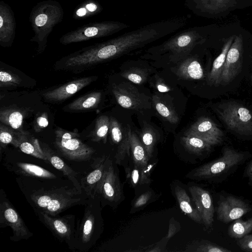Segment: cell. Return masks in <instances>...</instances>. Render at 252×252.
<instances>
[{
  "instance_id": "obj_5",
  "label": "cell",
  "mask_w": 252,
  "mask_h": 252,
  "mask_svg": "<svg viewBox=\"0 0 252 252\" xmlns=\"http://www.w3.org/2000/svg\"><path fill=\"white\" fill-rule=\"evenodd\" d=\"M55 133V147L62 156L68 160L87 161L95 153V150L81 141L77 131L57 127Z\"/></svg>"
},
{
  "instance_id": "obj_31",
  "label": "cell",
  "mask_w": 252,
  "mask_h": 252,
  "mask_svg": "<svg viewBox=\"0 0 252 252\" xmlns=\"http://www.w3.org/2000/svg\"><path fill=\"white\" fill-rule=\"evenodd\" d=\"M181 141L189 152L198 155L209 151L213 146L203 139L190 134L185 133Z\"/></svg>"
},
{
  "instance_id": "obj_20",
  "label": "cell",
  "mask_w": 252,
  "mask_h": 252,
  "mask_svg": "<svg viewBox=\"0 0 252 252\" xmlns=\"http://www.w3.org/2000/svg\"><path fill=\"white\" fill-rule=\"evenodd\" d=\"M109 132L112 142L117 146L116 162L120 164L126 155L130 154V144L127 126L123 128L114 118L110 117Z\"/></svg>"
},
{
  "instance_id": "obj_2",
  "label": "cell",
  "mask_w": 252,
  "mask_h": 252,
  "mask_svg": "<svg viewBox=\"0 0 252 252\" xmlns=\"http://www.w3.org/2000/svg\"><path fill=\"white\" fill-rule=\"evenodd\" d=\"M63 9L56 0H42L32 7L29 21L34 34L30 41L37 44V54L45 51L49 34L53 28L63 20Z\"/></svg>"
},
{
  "instance_id": "obj_11",
  "label": "cell",
  "mask_w": 252,
  "mask_h": 252,
  "mask_svg": "<svg viewBox=\"0 0 252 252\" xmlns=\"http://www.w3.org/2000/svg\"><path fill=\"white\" fill-rule=\"evenodd\" d=\"M95 194L99 196L100 201H104L110 204L118 202L122 197L120 181L114 166L110 162L103 178L95 189Z\"/></svg>"
},
{
  "instance_id": "obj_30",
  "label": "cell",
  "mask_w": 252,
  "mask_h": 252,
  "mask_svg": "<svg viewBox=\"0 0 252 252\" xmlns=\"http://www.w3.org/2000/svg\"><path fill=\"white\" fill-rule=\"evenodd\" d=\"M197 7L210 14L225 11L233 7L236 0H194Z\"/></svg>"
},
{
  "instance_id": "obj_14",
  "label": "cell",
  "mask_w": 252,
  "mask_h": 252,
  "mask_svg": "<svg viewBox=\"0 0 252 252\" xmlns=\"http://www.w3.org/2000/svg\"><path fill=\"white\" fill-rule=\"evenodd\" d=\"M185 133L195 135L213 146L221 144L225 136L223 131L217 125L206 117L198 118Z\"/></svg>"
},
{
  "instance_id": "obj_21",
  "label": "cell",
  "mask_w": 252,
  "mask_h": 252,
  "mask_svg": "<svg viewBox=\"0 0 252 252\" xmlns=\"http://www.w3.org/2000/svg\"><path fill=\"white\" fill-rule=\"evenodd\" d=\"M40 145L47 162L51 164L57 169L62 171L77 189L83 191L81 186L80 182L78 180V173L66 164L48 145L42 142L40 143Z\"/></svg>"
},
{
  "instance_id": "obj_34",
  "label": "cell",
  "mask_w": 252,
  "mask_h": 252,
  "mask_svg": "<svg viewBox=\"0 0 252 252\" xmlns=\"http://www.w3.org/2000/svg\"><path fill=\"white\" fill-rule=\"evenodd\" d=\"M109 127L110 118L108 116L101 115L98 117L95 121L94 129L91 133L92 140L97 142L102 141L105 143Z\"/></svg>"
},
{
  "instance_id": "obj_47",
  "label": "cell",
  "mask_w": 252,
  "mask_h": 252,
  "mask_svg": "<svg viewBox=\"0 0 252 252\" xmlns=\"http://www.w3.org/2000/svg\"><path fill=\"white\" fill-rule=\"evenodd\" d=\"M251 67H252V76H251V78H252V54L251 58Z\"/></svg>"
},
{
  "instance_id": "obj_39",
  "label": "cell",
  "mask_w": 252,
  "mask_h": 252,
  "mask_svg": "<svg viewBox=\"0 0 252 252\" xmlns=\"http://www.w3.org/2000/svg\"><path fill=\"white\" fill-rule=\"evenodd\" d=\"M121 75L124 78L132 83L141 85L146 81L148 72L142 68L134 67L125 71Z\"/></svg>"
},
{
  "instance_id": "obj_29",
  "label": "cell",
  "mask_w": 252,
  "mask_h": 252,
  "mask_svg": "<svg viewBox=\"0 0 252 252\" xmlns=\"http://www.w3.org/2000/svg\"><path fill=\"white\" fill-rule=\"evenodd\" d=\"M175 194L181 210L194 221L202 223V220L196 208L192 206L186 190L180 186L174 189Z\"/></svg>"
},
{
  "instance_id": "obj_10",
  "label": "cell",
  "mask_w": 252,
  "mask_h": 252,
  "mask_svg": "<svg viewBox=\"0 0 252 252\" xmlns=\"http://www.w3.org/2000/svg\"><path fill=\"white\" fill-rule=\"evenodd\" d=\"M39 220L59 240L65 242L72 250L76 230L75 216H51L42 212H35Z\"/></svg>"
},
{
  "instance_id": "obj_33",
  "label": "cell",
  "mask_w": 252,
  "mask_h": 252,
  "mask_svg": "<svg viewBox=\"0 0 252 252\" xmlns=\"http://www.w3.org/2000/svg\"><path fill=\"white\" fill-rule=\"evenodd\" d=\"M126 178L130 185L135 187L138 185L150 182L149 167H142L134 164L132 168L126 169Z\"/></svg>"
},
{
  "instance_id": "obj_27",
  "label": "cell",
  "mask_w": 252,
  "mask_h": 252,
  "mask_svg": "<svg viewBox=\"0 0 252 252\" xmlns=\"http://www.w3.org/2000/svg\"><path fill=\"white\" fill-rule=\"evenodd\" d=\"M130 144V152L134 164L145 167L148 166L149 156L137 135L127 126Z\"/></svg>"
},
{
  "instance_id": "obj_15",
  "label": "cell",
  "mask_w": 252,
  "mask_h": 252,
  "mask_svg": "<svg viewBox=\"0 0 252 252\" xmlns=\"http://www.w3.org/2000/svg\"><path fill=\"white\" fill-rule=\"evenodd\" d=\"M112 92L118 103L124 108L139 110L145 107V99L129 83L114 85Z\"/></svg>"
},
{
  "instance_id": "obj_32",
  "label": "cell",
  "mask_w": 252,
  "mask_h": 252,
  "mask_svg": "<svg viewBox=\"0 0 252 252\" xmlns=\"http://www.w3.org/2000/svg\"><path fill=\"white\" fill-rule=\"evenodd\" d=\"M102 6L95 0H85L74 9L72 17L75 20H82L100 13Z\"/></svg>"
},
{
  "instance_id": "obj_4",
  "label": "cell",
  "mask_w": 252,
  "mask_h": 252,
  "mask_svg": "<svg viewBox=\"0 0 252 252\" xmlns=\"http://www.w3.org/2000/svg\"><path fill=\"white\" fill-rule=\"evenodd\" d=\"M212 108L227 129L244 138H252V109L235 99L222 100Z\"/></svg>"
},
{
  "instance_id": "obj_3",
  "label": "cell",
  "mask_w": 252,
  "mask_h": 252,
  "mask_svg": "<svg viewBox=\"0 0 252 252\" xmlns=\"http://www.w3.org/2000/svg\"><path fill=\"white\" fill-rule=\"evenodd\" d=\"M100 201L97 194L88 198L83 217L76 226L72 251L88 252L98 240L102 228Z\"/></svg>"
},
{
  "instance_id": "obj_45",
  "label": "cell",
  "mask_w": 252,
  "mask_h": 252,
  "mask_svg": "<svg viewBox=\"0 0 252 252\" xmlns=\"http://www.w3.org/2000/svg\"><path fill=\"white\" fill-rule=\"evenodd\" d=\"M156 86L158 90L161 93L168 92L170 91V89L160 80L157 81Z\"/></svg>"
},
{
  "instance_id": "obj_22",
  "label": "cell",
  "mask_w": 252,
  "mask_h": 252,
  "mask_svg": "<svg viewBox=\"0 0 252 252\" xmlns=\"http://www.w3.org/2000/svg\"><path fill=\"white\" fill-rule=\"evenodd\" d=\"M234 39V36H231L226 40L220 53L214 60L207 76V82L209 86L216 88L220 87L221 75L226 56Z\"/></svg>"
},
{
  "instance_id": "obj_48",
  "label": "cell",
  "mask_w": 252,
  "mask_h": 252,
  "mask_svg": "<svg viewBox=\"0 0 252 252\" xmlns=\"http://www.w3.org/2000/svg\"></svg>"
},
{
  "instance_id": "obj_26",
  "label": "cell",
  "mask_w": 252,
  "mask_h": 252,
  "mask_svg": "<svg viewBox=\"0 0 252 252\" xmlns=\"http://www.w3.org/2000/svg\"><path fill=\"white\" fill-rule=\"evenodd\" d=\"M12 169L21 177L55 179L57 176L53 173L37 165L25 162H16L12 164Z\"/></svg>"
},
{
  "instance_id": "obj_16",
  "label": "cell",
  "mask_w": 252,
  "mask_h": 252,
  "mask_svg": "<svg viewBox=\"0 0 252 252\" xmlns=\"http://www.w3.org/2000/svg\"><path fill=\"white\" fill-rule=\"evenodd\" d=\"M246 202L233 196H228L220 200L217 208L218 219L227 223L240 219L251 211Z\"/></svg>"
},
{
  "instance_id": "obj_35",
  "label": "cell",
  "mask_w": 252,
  "mask_h": 252,
  "mask_svg": "<svg viewBox=\"0 0 252 252\" xmlns=\"http://www.w3.org/2000/svg\"><path fill=\"white\" fill-rule=\"evenodd\" d=\"M153 102L156 111L164 119L172 124L178 122L179 117L175 110L157 95H153Z\"/></svg>"
},
{
  "instance_id": "obj_43",
  "label": "cell",
  "mask_w": 252,
  "mask_h": 252,
  "mask_svg": "<svg viewBox=\"0 0 252 252\" xmlns=\"http://www.w3.org/2000/svg\"><path fill=\"white\" fill-rule=\"evenodd\" d=\"M239 247L246 252L252 251V234L246 235L237 242Z\"/></svg>"
},
{
  "instance_id": "obj_1",
  "label": "cell",
  "mask_w": 252,
  "mask_h": 252,
  "mask_svg": "<svg viewBox=\"0 0 252 252\" xmlns=\"http://www.w3.org/2000/svg\"><path fill=\"white\" fill-rule=\"evenodd\" d=\"M34 212H42L51 216L60 213L76 205H85L89 197L84 191L74 186H53L23 191Z\"/></svg>"
},
{
  "instance_id": "obj_9",
  "label": "cell",
  "mask_w": 252,
  "mask_h": 252,
  "mask_svg": "<svg viewBox=\"0 0 252 252\" xmlns=\"http://www.w3.org/2000/svg\"><path fill=\"white\" fill-rule=\"evenodd\" d=\"M243 41L241 35L234 38L229 48L221 75L220 87L224 89L240 77L244 67Z\"/></svg>"
},
{
  "instance_id": "obj_44",
  "label": "cell",
  "mask_w": 252,
  "mask_h": 252,
  "mask_svg": "<svg viewBox=\"0 0 252 252\" xmlns=\"http://www.w3.org/2000/svg\"><path fill=\"white\" fill-rule=\"evenodd\" d=\"M151 192L147 191L140 195L134 201L133 207L137 209L146 205L151 197Z\"/></svg>"
},
{
  "instance_id": "obj_19",
  "label": "cell",
  "mask_w": 252,
  "mask_h": 252,
  "mask_svg": "<svg viewBox=\"0 0 252 252\" xmlns=\"http://www.w3.org/2000/svg\"><path fill=\"white\" fill-rule=\"evenodd\" d=\"M109 162L105 156L94 159L91 164L92 170L81 178L82 189L89 197L94 195L95 189L103 178Z\"/></svg>"
},
{
  "instance_id": "obj_23",
  "label": "cell",
  "mask_w": 252,
  "mask_h": 252,
  "mask_svg": "<svg viewBox=\"0 0 252 252\" xmlns=\"http://www.w3.org/2000/svg\"><path fill=\"white\" fill-rule=\"evenodd\" d=\"M102 98V93L94 91L86 94L74 100L63 108L69 112H81L95 109L99 104Z\"/></svg>"
},
{
  "instance_id": "obj_40",
  "label": "cell",
  "mask_w": 252,
  "mask_h": 252,
  "mask_svg": "<svg viewBox=\"0 0 252 252\" xmlns=\"http://www.w3.org/2000/svg\"><path fill=\"white\" fill-rule=\"evenodd\" d=\"M22 82V80L17 74L9 71L1 69L0 71V88L20 86Z\"/></svg>"
},
{
  "instance_id": "obj_24",
  "label": "cell",
  "mask_w": 252,
  "mask_h": 252,
  "mask_svg": "<svg viewBox=\"0 0 252 252\" xmlns=\"http://www.w3.org/2000/svg\"><path fill=\"white\" fill-rule=\"evenodd\" d=\"M175 73L179 77L186 80H202L205 77L201 63L193 57L183 61L176 67Z\"/></svg>"
},
{
  "instance_id": "obj_12",
  "label": "cell",
  "mask_w": 252,
  "mask_h": 252,
  "mask_svg": "<svg viewBox=\"0 0 252 252\" xmlns=\"http://www.w3.org/2000/svg\"><path fill=\"white\" fill-rule=\"evenodd\" d=\"M202 40L195 31L188 30L169 39L160 46L163 52H169L173 55L182 57L187 55Z\"/></svg>"
},
{
  "instance_id": "obj_17",
  "label": "cell",
  "mask_w": 252,
  "mask_h": 252,
  "mask_svg": "<svg viewBox=\"0 0 252 252\" xmlns=\"http://www.w3.org/2000/svg\"><path fill=\"white\" fill-rule=\"evenodd\" d=\"M189 189L201 216L203 223L207 228L212 227L214 221V208L210 193L196 186L190 187Z\"/></svg>"
},
{
  "instance_id": "obj_13",
  "label": "cell",
  "mask_w": 252,
  "mask_h": 252,
  "mask_svg": "<svg viewBox=\"0 0 252 252\" xmlns=\"http://www.w3.org/2000/svg\"><path fill=\"white\" fill-rule=\"evenodd\" d=\"M97 78V76H92L74 79L43 92L42 96L48 102H62L89 85Z\"/></svg>"
},
{
  "instance_id": "obj_36",
  "label": "cell",
  "mask_w": 252,
  "mask_h": 252,
  "mask_svg": "<svg viewBox=\"0 0 252 252\" xmlns=\"http://www.w3.org/2000/svg\"><path fill=\"white\" fill-rule=\"evenodd\" d=\"M252 231V218L244 221L239 219L235 220L228 229L230 237L240 239Z\"/></svg>"
},
{
  "instance_id": "obj_6",
  "label": "cell",
  "mask_w": 252,
  "mask_h": 252,
  "mask_svg": "<svg viewBox=\"0 0 252 252\" xmlns=\"http://www.w3.org/2000/svg\"><path fill=\"white\" fill-rule=\"evenodd\" d=\"M129 26L118 21H106L89 23L71 31L60 38V42L68 45L111 35Z\"/></svg>"
},
{
  "instance_id": "obj_41",
  "label": "cell",
  "mask_w": 252,
  "mask_h": 252,
  "mask_svg": "<svg viewBox=\"0 0 252 252\" xmlns=\"http://www.w3.org/2000/svg\"><path fill=\"white\" fill-rule=\"evenodd\" d=\"M192 251L198 252H230L231 251L209 241L202 240L195 243Z\"/></svg>"
},
{
  "instance_id": "obj_38",
  "label": "cell",
  "mask_w": 252,
  "mask_h": 252,
  "mask_svg": "<svg viewBox=\"0 0 252 252\" xmlns=\"http://www.w3.org/2000/svg\"><path fill=\"white\" fill-rule=\"evenodd\" d=\"M0 143L1 149L9 144L18 148V131L1 123Z\"/></svg>"
},
{
  "instance_id": "obj_8",
  "label": "cell",
  "mask_w": 252,
  "mask_h": 252,
  "mask_svg": "<svg viewBox=\"0 0 252 252\" xmlns=\"http://www.w3.org/2000/svg\"><path fill=\"white\" fill-rule=\"evenodd\" d=\"M10 226L13 235L10 237L11 241L17 242L28 240L32 237L31 232L19 214L6 198L2 189L0 191V227Z\"/></svg>"
},
{
  "instance_id": "obj_18",
  "label": "cell",
  "mask_w": 252,
  "mask_h": 252,
  "mask_svg": "<svg viewBox=\"0 0 252 252\" xmlns=\"http://www.w3.org/2000/svg\"><path fill=\"white\" fill-rule=\"evenodd\" d=\"M16 23L11 7L4 1H0V45L9 47L16 35Z\"/></svg>"
},
{
  "instance_id": "obj_46",
  "label": "cell",
  "mask_w": 252,
  "mask_h": 252,
  "mask_svg": "<svg viewBox=\"0 0 252 252\" xmlns=\"http://www.w3.org/2000/svg\"><path fill=\"white\" fill-rule=\"evenodd\" d=\"M246 174L249 180L252 182V160L246 169Z\"/></svg>"
},
{
  "instance_id": "obj_7",
  "label": "cell",
  "mask_w": 252,
  "mask_h": 252,
  "mask_svg": "<svg viewBox=\"0 0 252 252\" xmlns=\"http://www.w3.org/2000/svg\"><path fill=\"white\" fill-rule=\"evenodd\" d=\"M245 157V153L232 148L225 147L220 157L194 169L191 177L196 179H209L220 175L240 163Z\"/></svg>"
},
{
  "instance_id": "obj_28",
  "label": "cell",
  "mask_w": 252,
  "mask_h": 252,
  "mask_svg": "<svg viewBox=\"0 0 252 252\" xmlns=\"http://www.w3.org/2000/svg\"><path fill=\"white\" fill-rule=\"evenodd\" d=\"M26 111L18 108H1L0 121L1 123L19 131L23 130L22 125Z\"/></svg>"
},
{
  "instance_id": "obj_42",
  "label": "cell",
  "mask_w": 252,
  "mask_h": 252,
  "mask_svg": "<svg viewBox=\"0 0 252 252\" xmlns=\"http://www.w3.org/2000/svg\"><path fill=\"white\" fill-rule=\"evenodd\" d=\"M48 116L46 112L40 113L34 119L33 127L35 132H39L48 125Z\"/></svg>"
},
{
  "instance_id": "obj_37",
  "label": "cell",
  "mask_w": 252,
  "mask_h": 252,
  "mask_svg": "<svg viewBox=\"0 0 252 252\" xmlns=\"http://www.w3.org/2000/svg\"><path fill=\"white\" fill-rule=\"evenodd\" d=\"M140 138V140L150 158L153 156L157 140L156 132L151 126L146 125L142 129Z\"/></svg>"
},
{
  "instance_id": "obj_25",
  "label": "cell",
  "mask_w": 252,
  "mask_h": 252,
  "mask_svg": "<svg viewBox=\"0 0 252 252\" xmlns=\"http://www.w3.org/2000/svg\"><path fill=\"white\" fill-rule=\"evenodd\" d=\"M18 148L26 154L47 161L39 142L24 130L18 131Z\"/></svg>"
}]
</instances>
